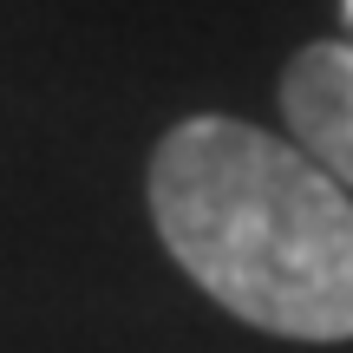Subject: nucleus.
Segmentation results:
<instances>
[{"mask_svg": "<svg viewBox=\"0 0 353 353\" xmlns=\"http://www.w3.org/2000/svg\"><path fill=\"white\" fill-rule=\"evenodd\" d=\"M151 223L170 262L281 341H353V196L301 144L203 112L151 151Z\"/></svg>", "mask_w": 353, "mask_h": 353, "instance_id": "f257e3e1", "label": "nucleus"}, {"mask_svg": "<svg viewBox=\"0 0 353 353\" xmlns=\"http://www.w3.org/2000/svg\"><path fill=\"white\" fill-rule=\"evenodd\" d=\"M281 118L294 144L353 196V46L314 39L281 72Z\"/></svg>", "mask_w": 353, "mask_h": 353, "instance_id": "f03ea898", "label": "nucleus"}, {"mask_svg": "<svg viewBox=\"0 0 353 353\" xmlns=\"http://www.w3.org/2000/svg\"><path fill=\"white\" fill-rule=\"evenodd\" d=\"M347 20H353V0H347Z\"/></svg>", "mask_w": 353, "mask_h": 353, "instance_id": "7ed1b4c3", "label": "nucleus"}]
</instances>
